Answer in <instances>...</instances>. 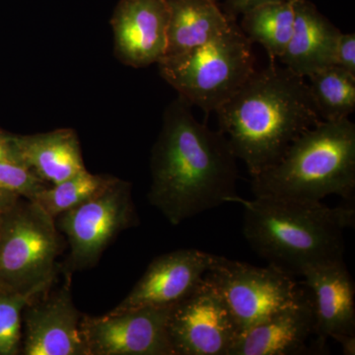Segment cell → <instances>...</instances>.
<instances>
[{
    "label": "cell",
    "instance_id": "obj_1",
    "mask_svg": "<svg viewBox=\"0 0 355 355\" xmlns=\"http://www.w3.org/2000/svg\"><path fill=\"white\" fill-rule=\"evenodd\" d=\"M148 200L172 225L231 202L237 158L220 130L198 121L178 97L166 109L150 158Z\"/></svg>",
    "mask_w": 355,
    "mask_h": 355
},
{
    "label": "cell",
    "instance_id": "obj_2",
    "mask_svg": "<svg viewBox=\"0 0 355 355\" xmlns=\"http://www.w3.org/2000/svg\"><path fill=\"white\" fill-rule=\"evenodd\" d=\"M219 130L251 177L275 164L322 121L305 77L272 64L254 71L216 111Z\"/></svg>",
    "mask_w": 355,
    "mask_h": 355
},
{
    "label": "cell",
    "instance_id": "obj_3",
    "mask_svg": "<svg viewBox=\"0 0 355 355\" xmlns=\"http://www.w3.org/2000/svg\"><path fill=\"white\" fill-rule=\"evenodd\" d=\"M244 209L243 235L268 265L301 277L309 266L343 260L345 231L354 227L352 205L331 207L316 200L239 196Z\"/></svg>",
    "mask_w": 355,
    "mask_h": 355
},
{
    "label": "cell",
    "instance_id": "obj_4",
    "mask_svg": "<svg viewBox=\"0 0 355 355\" xmlns=\"http://www.w3.org/2000/svg\"><path fill=\"white\" fill-rule=\"evenodd\" d=\"M254 197L321 202L355 193V125L349 118L321 121L292 142L275 164L251 177Z\"/></svg>",
    "mask_w": 355,
    "mask_h": 355
},
{
    "label": "cell",
    "instance_id": "obj_5",
    "mask_svg": "<svg viewBox=\"0 0 355 355\" xmlns=\"http://www.w3.org/2000/svg\"><path fill=\"white\" fill-rule=\"evenodd\" d=\"M163 79L191 106L216 112L256 71L252 43L236 21L216 38L193 50L163 58Z\"/></svg>",
    "mask_w": 355,
    "mask_h": 355
},
{
    "label": "cell",
    "instance_id": "obj_6",
    "mask_svg": "<svg viewBox=\"0 0 355 355\" xmlns=\"http://www.w3.org/2000/svg\"><path fill=\"white\" fill-rule=\"evenodd\" d=\"M60 244L55 218L20 198L0 216V291H48L57 277Z\"/></svg>",
    "mask_w": 355,
    "mask_h": 355
},
{
    "label": "cell",
    "instance_id": "obj_7",
    "mask_svg": "<svg viewBox=\"0 0 355 355\" xmlns=\"http://www.w3.org/2000/svg\"><path fill=\"white\" fill-rule=\"evenodd\" d=\"M207 279L221 294L240 334L286 307L301 286L294 277L275 266L266 268L216 256Z\"/></svg>",
    "mask_w": 355,
    "mask_h": 355
},
{
    "label": "cell",
    "instance_id": "obj_8",
    "mask_svg": "<svg viewBox=\"0 0 355 355\" xmlns=\"http://www.w3.org/2000/svg\"><path fill=\"white\" fill-rule=\"evenodd\" d=\"M137 223L132 184L114 178L92 198L58 216V226L69 240V270L96 265L114 238Z\"/></svg>",
    "mask_w": 355,
    "mask_h": 355
},
{
    "label": "cell",
    "instance_id": "obj_9",
    "mask_svg": "<svg viewBox=\"0 0 355 355\" xmlns=\"http://www.w3.org/2000/svg\"><path fill=\"white\" fill-rule=\"evenodd\" d=\"M167 331L174 355H228L239 336L225 301L205 277L172 306Z\"/></svg>",
    "mask_w": 355,
    "mask_h": 355
},
{
    "label": "cell",
    "instance_id": "obj_10",
    "mask_svg": "<svg viewBox=\"0 0 355 355\" xmlns=\"http://www.w3.org/2000/svg\"><path fill=\"white\" fill-rule=\"evenodd\" d=\"M171 307L83 316L80 330L87 354L174 355L167 331Z\"/></svg>",
    "mask_w": 355,
    "mask_h": 355
},
{
    "label": "cell",
    "instance_id": "obj_11",
    "mask_svg": "<svg viewBox=\"0 0 355 355\" xmlns=\"http://www.w3.org/2000/svg\"><path fill=\"white\" fill-rule=\"evenodd\" d=\"M216 254L182 249L154 259L125 298L109 313L146 307H171L202 282Z\"/></svg>",
    "mask_w": 355,
    "mask_h": 355
},
{
    "label": "cell",
    "instance_id": "obj_12",
    "mask_svg": "<svg viewBox=\"0 0 355 355\" xmlns=\"http://www.w3.org/2000/svg\"><path fill=\"white\" fill-rule=\"evenodd\" d=\"M40 296L23 310L22 354L88 355L80 330L83 315L74 305L69 286L64 284L50 295Z\"/></svg>",
    "mask_w": 355,
    "mask_h": 355
},
{
    "label": "cell",
    "instance_id": "obj_13",
    "mask_svg": "<svg viewBox=\"0 0 355 355\" xmlns=\"http://www.w3.org/2000/svg\"><path fill=\"white\" fill-rule=\"evenodd\" d=\"M168 7L165 0H121L111 24L114 53L123 64H158L167 50Z\"/></svg>",
    "mask_w": 355,
    "mask_h": 355
},
{
    "label": "cell",
    "instance_id": "obj_14",
    "mask_svg": "<svg viewBox=\"0 0 355 355\" xmlns=\"http://www.w3.org/2000/svg\"><path fill=\"white\" fill-rule=\"evenodd\" d=\"M315 336L312 295L301 286L297 297L263 322L240 334L228 355L315 354L308 342Z\"/></svg>",
    "mask_w": 355,
    "mask_h": 355
},
{
    "label": "cell",
    "instance_id": "obj_15",
    "mask_svg": "<svg viewBox=\"0 0 355 355\" xmlns=\"http://www.w3.org/2000/svg\"><path fill=\"white\" fill-rule=\"evenodd\" d=\"M301 277L312 295L318 342L355 335L354 282L345 261L309 266Z\"/></svg>",
    "mask_w": 355,
    "mask_h": 355
},
{
    "label": "cell",
    "instance_id": "obj_16",
    "mask_svg": "<svg viewBox=\"0 0 355 355\" xmlns=\"http://www.w3.org/2000/svg\"><path fill=\"white\" fill-rule=\"evenodd\" d=\"M293 33L279 58L284 67L302 77L335 64L340 30L308 0H294Z\"/></svg>",
    "mask_w": 355,
    "mask_h": 355
},
{
    "label": "cell",
    "instance_id": "obj_17",
    "mask_svg": "<svg viewBox=\"0 0 355 355\" xmlns=\"http://www.w3.org/2000/svg\"><path fill=\"white\" fill-rule=\"evenodd\" d=\"M15 137L22 164L46 183L57 184L86 169L73 130L62 128Z\"/></svg>",
    "mask_w": 355,
    "mask_h": 355
},
{
    "label": "cell",
    "instance_id": "obj_18",
    "mask_svg": "<svg viewBox=\"0 0 355 355\" xmlns=\"http://www.w3.org/2000/svg\"><path fill=\"white\" fill-rule=\"evenodd\" d=\"M165 1L169 14L165 57L198 48L216 38L234 22L214 0Z\"/></svg>",
    "mask_w": 355,
    "mask_h": 355
},
{
    "label": "cell",
    "instance_id": "obj_19",
    "mask_svg": "<svg viewBox=\"0 0 355 355\" xmlns=\"http://www.w3.org/2000/svg\"><path fill=\"white\" fill-rule=\"evenodd\" d=\"M242 17L239 27L248 40L263 46L270 60L282 57L293 33L294 0L266 2L249 9Z\"/></svg>",
    "mask_w": 355,
    "mask_h": 355
},
{
    "label": "cell",
    "instance_id": "obj_20",
    "mask_svg": "<svg viewBox=\"0 0 355 355\" xmlns=\"http://www.w3.org/2000/svg\"><path fill=\"white\" fill-rule=\"evenodd\" d=\"M311 97L324 121L349 118L355 110V76L330 65L308 76Z\"/></svg>",
    "mask_w": 355,
    "mask_h": 355
},
{
    "label": "cell",
    "instance_id": "obj_21",
    "mask_svg": "<svg viewBox=\"0 0 355 355\" xmlns=\"http://www.w3.org/2000/svg\"><path fill=\"white\" fill-rule=\"evenodd\" d=\"M114 179V177L91 174L84 169L50 188L46 187L40 191L34 202L55 219L92 198L111 184Z\"/></svg>",
    "mask_w": 355,
    "mask_h": 355
},
{
    "label": "cell",
    "instance_id": "obj_22",
    "mask_svg": "<svg viewBox=\"0 0 355 355\" xmlns=\"http://www.w3.org/2000/svg\"><path fill=\"white\" fill-rule=\"evenodd\" d=\"M40 294L0 291V355L19 354L23 310Z\"/></svg>",
    "mask_w": 355,
    "mask_h": 355
},
{
    "label": "cell",
    "instance_id": "obj_23",
    "mask_svg": "<svg viewBox=\"0 0 355 355\" xmlns=\"http://www.w3.org/2000/svg\"><path fill=\"white\" fill-rule=\"evenodd\" d=\"M46 183L25 166L0 162V190L17 193L34 200L46 188Z\"/></svg>",
    "mask_w": 355,
    "mask_h": 355
},
{
    "label": "cell",
    "instance_id": "obj_24",
    "mask_svg": "<svg viewBox=\"0 0 355 355\" xmlns=\"http://www.w3.org/2000/svg\"><path fill=\"white\" fill-rule=\"evenodd\" d=\"M335 65L342 67L355 76V35L354 33H340L335 49Z\"/></svg>",
    "mask_w": 355,
    "mask_h": 355
},
{
    "label": "cell",
    "instance_id": "obj_25",
    "mask_svg": "<svg viewBox=\"0 0 355 355\" xmlns=\"http://www.w3.org/2000/svg\"><path fill=\"white\" fill-rule=\"evenodd\" d=\"M0 162L23 165L15 135H7L1 130H0Z\"/></svg>",
    "mask_w": 355,
    "mask_h": 355
},
{
    "label": "cell",
    "instance_id": "obj_26",
    "mask_svg": "<svg viewBox=\"0 0 355 355\" xmlns=\"http://www.w3.org/2000/svg\"><path fill=\"white\" fill-rule=\"evenodd\" d=\"M284 1V0H224L221 9L229 19L236 21L238 16L242 15L249 9L266 2Z\"/></svg>",
    "mask_w": 355,
    "mask_h": 355
},
{
    "label": "cell",
    "instance_id": "obj_27",
    "mask_svg": "<svg viewBox=\"0 0 355 355\" xmlns=\"http://www.w3.org/2000/svg\"><path fill=\"white\" fill-rule=\"evenodd\" d=\"M19 195L17 193H11V191L0 190V216L7 209H10L12 205L17 202L19 200Z\"/></svg>",
    "mask_w": 355,
    "mask_h": 355
},
{
    "label": "cell",
    "instance_id": "obj_28",
    "mask_svg": "<svg viewBox=\"0 0 355 355\" xmlns=\"http://www.w3.org/2000/svg\"><path fill=\"white\" fill-rule=\"evenodd\" d=\"M336 342L342 347L343 354H355V335H345L336 338Z\"/></svg>",
    "mask_w": 355,
    "mask_h": 355
},
{
    "label": "cell",
    "instance_id": "obj_29",
    "mask_svg": "<svg viewBox=\"0 0 355 355\" xmlns=\"http://www.w3.org/2000/svg\"><path fill=\"white\" fill-rule=\"evenodd\" d=\"M214 1L219 2V0H214Z\"/></svg>",
    "mask_w": 355,
    "mask_h": 355
}]
</instances>
